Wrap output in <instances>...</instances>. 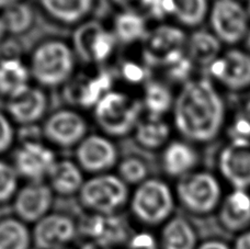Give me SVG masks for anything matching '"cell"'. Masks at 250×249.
Here are the masks:
<instances>
[{
	"instance_id": "obj_1",
	"label": "cell",
	"mask_w": 250,
	"mask_h": 249,
	"mask_svg": "<svg viewBox=\"0 0 250 249\" xmlns=\"http://www.w3.org/2000/svg\"><path fill=\"white\" fill-rule=\"evenodd\" d=\"M177 131L191 142L205 143L215 139L225 119L224 102L208 78L184 83L172 108Z\"/></svg>"
},
{
	"instance_id": "obj_2",
	"label": "cell",
	"mask_w": 250,
	"mask_h": 249,
	"mask_svg": "<svg viewBox=\"0 0 250 249\" xmlns=\"http://www.w3.org/2000/svg\"><path fill=\"white\" fill-rule=\"evenodd\" d=\"M76 57L73 46L60 39L43 41L34 47L28 62L31 77L41 88H56L74 76Z\"/></svg>"
},
{
	"instance_id": "obj_3",
	"label": "cell",
	"mask_w": 250,
	"mask_h": 249,
	"mask_svg": "<svg viewBox=\"0 0 250 249\" xmlns=\"http://www.w3.org/2000/svg\"><path fill=\"white\" fill-rule=\"evenodd\" d=\"M143 110L142 100L126 92L111 90L93 108V117L104 135L123 137L135 130Z\"/></svg>"
},
{
	"instance_id": "obj_4",
	"label": "cell",
	"mask_w": 250,
	"mask_h": 249,
	"mask_svg": "<svg viewBox=\"0 0 250 249\" xmlns=\"http://www.w3.org/2000/svg\"><path fill=\"white\" fill-rule=\"evenodd\" d=\"M129 208L135 219L147 226L165 224L175 210L172 190L158 178H148L134 190L129 198Z\"/></svg>"
},
{
	"instance_id": "obj_5",
	"label": "cell",
	"mask_w": 250,
	"mask_h": 249,
	"mask_svg": "<svg viewBox=\"0 0 250 249\" xmlns=\"http://www.w3.org/2000/svg\"><path fill=\"white\" fill-rule=\"evenodd\" d=\"M82 206L96 214H115L129 201L128 186L117 173L95 175L78 193Z\"/></svg>"
},
{
	"instance_id": "obj_6",
	"label": "cell",
	"mask_w": 250,
	"mask_h": 249,
	"mask_svg": "<svg viewBox=\"0 0 250 249\" xmlns=\"http://www.w3.org/2000/svg\"><path fill=\"white\" fill-rule=\"evenodd\" d=\"M118 42L113 31L99 21L88 19L76 26L71 46L76 57L83 63L102 65L113 56Z\"/></svg>"
},
{
	"instance_id": "obj_7",
	"label": "cell",
	"mask_w": 250,
	"mask_h": 249,
	"mask_svg": "<svg viewBox=\"0 0 250 249\" xmlns=\"http://www.w3.org/2000/svg\"><path fill=\"white\" fill-rule=\"evenodd\" d=\"M176 194L188 211L208 214L220 204L222 190L220 182L212 173L192 171L178 181Z\"/></svg>"
},
{
	"instance_id": "obj_8",
	"label": "cell",
	"mask_w": 250,
	"mask_h": 249,
	"mask_svg": "<svg viewBox=\"0 0 250 249\" xmlns=\"http://www.w3.org/2000/svg\"><path fill=\"white\" fill-rule=\"evenodd\" d=\"M43 137L53 146L77 147L88 135L86 118L77 110L60 109L51 113L42 126Z\"/></svg>"
},
{
	"instance_id": "obj_9",
	"label": "cell",
	"mask_w": 250,
	"mask_h": 249,
	"mask_svg": "<svg viewBox=\"0 0 250 249\" xmlns=\"http://www.w3.org/2000/svg\"><path fill=\"white\" fill-rule=\"evenodd\" d=\"M76 163L83 172L95 175L110 172L119 164V152L112 139L104 134H90L75 152Z\"/></svg>"
},
{
	"instance_id": "obj_10",
	"label": "cell",
	"mask_w": 250,
	"mask_h": 249,
	"mask_svg": "<svg viewBox=\"0 0 250 249\" xmlns=\"http://www.w3.org/2000/svg\"><path fill=\"white\" fill-rule=\"evenodd\" d=\"M57 161L51 146L41 141L26 142L15 150L12 165L19 177L29 182H41L47 179Z\"/></svg>"
},
{
	"instance_id": "obj_11",
	"label": "cell",
	"mask_w": 250,
	"mask_h": 249,
	"mask_svg": "<svg viewBox=\"0 0 250 249\" xmlns=\"http://www.w3.org/2000/svg\"><path fill=\"white\" fill-rule=\"evenodd\" d=\"M209 21L215 37L227 44L239 42L248 32V12L236 0H216Z\"/></svg>"
},
{
	"instance_id": "obj_12",
	"label": "cell",
	"mask_w": 250,
	"mask_h": 249,
	"mask_svg": "<svg viewBox=\"0 0 250 249\" xmlns=\"http://www.w3.org/2000/svg\"><path fill=\"white\" fill-rule=\"evenodd\" d=\"M54 192L45 182H28L21 187L13 198V210L24 223H38L50 214Z\"/></svg>"
},
{
	"instance_id": "obj_13",
	"label": "cell",
	"mask_w": 250,
	"mask_h": 249,
	"mask_svg": "<svg viewBox=\"0 0 250 249\" xmlns=\"http://www.w3.org/2000/svg\"><path fill=\"white\" fill-rule=\"evenodd\" d=\"M144 60L149 67L160 66L176 53L185 51L188 38L176 25L160 24L150 30L144 40Z\"/></svg>"
},
{
	"instance_id": "obj_14",
	"label": "cell",
	"mask_w": 250,
	"mask_h": 249,
	"mask_svg": "<svg viewBox=\"0 0 250 249\" xmlns=\"http://www.w3.org/2000/svg\"><path fill=\"white\" fill-rule=\"evenodd\" d=\"M77 226L70 216L50 213L35 223L32 241L38 249H64L73 241Z\"/></svg>"
},
{
	"instance_id": "obj_15",
	"label": "cell",
	"mask_w": 250,
	"mask_h": 249,
	"mask_svg": "<svg viewBox=\"0 0 250 249\" xmlns=\"http://www.w3.org/2000/svg\"><path fill=\"white\" fill-rule=\"evenodd\" d=\"M211 76L225 87L242 90L250 86V55L239 50H230L208 66Z\"/></svg>"
},
{
	"instance_id": "obj_16",
	"label": "cell",
	"mask_w": 250,
	"mask_h": 249,
	"mask_svg": "<svg viewBox=\"0 0 250 249\" xmlns=\"http://www.w3.org/2000/svg\"><path fill=\"white\" fill-rule=\"evenodd\" d=\"M223 177L235 189L250 187V140H233L225 146L218 162Z\"/></svg>"
},
{
	"instance_id": "obj_17",
	"label": "cell",
	"mask_w": 250,
	"mask_h": 249,
	"mask_svg": "<svg viewBox=\"0 0 250 249\" xmlns=\"http://www.w3.org/2000/svg\"><path fill=\"white\" fill-rule=\"evenodd\" d=\"M82 232L90 238V241L105 244L110 247L125 243L129 236L126 222L117 213L115 214L91 213L82 223Z\"/></svg>"
},
{
	"instance_id": "obj_18",
	"label": "cell",
	"mask_w": 250,
	"mask_h": 249,
	"mask_svg": "<svg viewBox=\"0 0 250 249\" xmlns=\"http://www.w3.org/2000/svg\"><path fill=\"white\" fill-rule=\"evenodd\" d=\"M48 109V98L41 87L31 86L19 97L7 102V114L13 122L32 125L45 117Z\"/></svg>"
},
{
	"instance_id": "obj_19",
	"label": "cell",
	"mask_w": 250,
	"mask_h": 249,
	"mask_svg": "<svg viewBox=\"0 0 250 249\" xmlns=\"http://www.w3.org/2000/svg\"><path fill=\"white\" fill-rule=\"evenodd\" d=\"M37 2L55 23L77 26L89 19L96 0H37Z\"/></svg>"
},
{
	"instance_id": "obj_20",
	"label": "cell",
	"mask_w": 250,
	"mask_h": 249,
	"mask_svg": "<svg viewBox=\"0 0 250 249\" xmlns=\"http://www.w3.org/2000/svg\"><path fill=\"white\" fill-rule=\"evenodd\" d=\"M28 63L20 56H0V97L11 100L31 87Z\"/></svg>"
},
{
	"instance_id": "obj_21",
	"label": "cell",
	"mask_w": 250,
	"mask_h": 249,
	"mask_svg": "<svg viewBox=\"0 0 250 249\" xmlns=\"http://www.w3.org/2000/svg\"><path fill=\"white\" fill-rule=\"evenodd\" d=\"M113 74L105 68L76 83L68 92L71 99L83 109H93L106 93L113 90Z\"/></svg>"
},
{
	"instance_id": "obj_22",
	"label": "cell",
	"mask_w": 250,
	"mask_h": 249,
	"mask_svg": "<svg viewBox=\"0 0 250 249\" xmlns=\"http://www.w3.org/2000/svg\"><path fill=\"white\" fill-rule=\"evenodd\" d=\"M198 163V154L184 141H172L165 146L162 166L169 177L182 178L192 172Z\"/></svg>"
},
{
	"instance_id": "obj_23",
	"label": "cell",
	"mask_w": 250,
	"mask_h": 249,
	"mask_svg": "<svg viewBox=\"0 0 250 249\" xmlns=\"http://www.w3.org/2000/svg\"><path fill=\"white\" fill-rule=\"evenodd\" d=\"M220 220L223 226L230 232H240L250 224V195L247 190L234 189L224 199Z\"/></svg>"
},
{
	"instance_id": "obj_24",
	"label": "cell",
	"mask_w": 250,
	"mask_h": 249,
	"mask_svg": "<svg viewBox=\"0 0 250 249\" xmlns=\"http://www.w3.org/2000/svg\"><path fill=\"white\" fill-rule=\"evenodd\" d=\"M47 179L53 192L62 197L78 194L86 181L83 169L70 159L57 161Z\"/></svg>"
},
{
	"instance_id": "obj_25",
	"label": "cell",
	"mask_w": 250,
	"mask_h": 249,
	"mask_svg": "<svg viewBox=\"0 0 250 249\" xmlns=\"http://www.w3.org/2000/svg\"><path fill=\"white\" fill-rule=\"evenodd\" d=\"M171 128L164 118H155L147 115L140 120L134 130V139L136 143L147 150H156L169 143Z\"/></svg>"
},
{
	"instance_id": "obj_26",
	"label": "cell",
	"mask_w": 250,
	"mask_h": 249,
	"mask_svg": "<svg viewBox=\"0 0 250 249\" xmlns=\"http://www.w3.org/2000/svg\"><path fill=\"white\" fill-rule=\"evenodd\" d=\"M194 228L181 216L166 222L160 235V249H196Z\"/></svg>"
},
{
	"instance_id": "obj_27",
	"label": "cell",
	"mask_w": 250,
	"mask_h": 249,
	"mask_svg": "<svg viewBox=\"0 0 250 249\" xmlns=\"http://www.w3.org/2000/svg\"><path fill=\"white\" fill-rule=\"evenodd\" d=\"M113 33L119 42L134 44L144 41L149 30L145 17L135 10H122L113 20Z\"/></svg>"
},
{
	"instance_id": "obj_28",
	"label": "cell",
	"mask_w": 250,
	"mask_h": 249,
	"mask_svg": "<svg viewBox=\"0 0 250 249\" xmlns=\"http://www.w3.org/2000/svg\"><path fill=\"white\" fill-rule=\"evenodd\" d=\"M143 108L147 115L155 118H164V115L171 111L175 104L170 89L165 83L149 79L144 84L143 92Z\"/></svg>"
},
{
	"instance_id": "obj_29",
	"label": "cell",
	"mask_w": 250,
	"mask_h": 249,
	"mask_svg": "<svg viewBox=\"0 0 250 249\" xmlns=\"http://www.w3.org/2000/svg\"><path fill=\"white\" fill-rule=\"evenodd\" d=\"M188 55L194 64L209 66L221 53V41L215 34L205 31L194 32L188 39Z\"/></svg>"
},
{
	"instance_id": "obj_30",
	"label": "cell",
	"mask_w": 250,
	"mask_h": 249,
	"mask_svg": "<svg viewBox=\"0 0 250 249\" xmlns=\"http://www.w3.org/2000/svg\"><path fill=\"white\" fill-rule=\"evenodd\" d=\"M32 233L26 223L18 217L0 220V249H30Z\"/></svg>"
},
{
	"instance_id": "obj_31",
	"label": "cell",
	"mask_w": 250,
	"mask_h": 249,
	"mask_svg": "<svg viewBox=\"0 0 250 249\" xmlns=\"http://www.w3.org/2000/svg\"><path fill=\"white\" fill-rule=\"evenodd\" d=\"M1 20L7 34L22 35L29 32L34 24L35 12L25 1L18 2L1 11Z\"/></svg>"
},
{
	"instance_id": "obj_32",
	"label": "cell",
	"mask_w": 250,
	"mask_h": 249,
	"mask_svg": "<svg viewBox=\"0 0 250 249\" xmlns=\"http://www.w3.org/2000/svg\"><path fill=\"white\" fill-rule=\"evenodd\" d=\"M173 18L180 24L193 28L201 24L208 15V0H173Z\"/></svg>"
},
{
	"instance_id": "obj_33",
	"label": "cell",
	"mask_w": 250,
	"mask_h": 249,
	"mask_svg": "<svg viewBox=\"0 0 250 249\" xmlns=\"http://www.w3.org/2000/svg\"><path fill=\"white\" fill-rule=\"evenodd\" d=\"M117 175L127 186L135 185L137 187L148 179V167L140 157H126L118 164Z\"/></svg>"
},
{
	"instance_id": "obj_34",
	"label": "cell",
	"mask_w": 250,
	"mask_h": 249,
	"mask_svg": "<svg viewBox=\"0 0 250 249\" xmlns=\"http://www.w3.org/2000/svg\"><path fill=\"white\" fill-rule=\"evenodd\" d=\"M194 63L185 51L178 52L165 62L162 67L166 70L167 76L173 82H189V76L193 69Z\"/></svg>"
},
{
	"instance_id": "obj_35",
	"label": "cell",
	"mask_w": 250,
	"mask_h": 249,
	"mask_svg": "<svg viewBox=\"0 0 250 249\" xmlns=\"http://www.w3.org/2000/svg\"><path fill=\"white\" fill-rule=\"evenodd\" d=\"M19 178L12 164L0 159V204L15 198L19 190Z\"/></svg>"
},
{
	"instance_id": "obj_36",
	"label": "cell",
	"mask_w": 250,
	"mask_h": 249,
	"mask_svg": "<svg viewBox=\"0 0 250 249\" xmlns=\"http://www.w3.org/2000/svg\"><path fill=\"white\" fill-rule=\"evenodd\" d=\"M151 19L162 21L168 17H173L175 2L173 0H142L140 6Z\"/></svg>"
},
{
	"instance_id": "obj_37",
	"label": "cell",
	"mask_w": 250,
	"mask_h": 249,
	"mask_svg": "<svg viewBox=\"0 0 250 249\" xmlns=\"http://www.w3.org/2000/svg\"><path fill=\"white\" fill-rule=\"evenodd\" d=\"M147 67H149V66H144L134 61H126L121 66V75L124 81L128 83L145 84L149 81L148 68Z\"/></svg>"
},
{
	"instance_id": "obj_38",
	"label": "cell",
	"mask_w": 250,
	"mask_h": 249,
	"mask_svg": "<svg viewBox=\"0 0 250 249\" xmlns=\"http://www.w3.org/2000/svg\"><path fill=\"white\" fill-rule=\"evenodd\" d=\"M17 139L13 121L9 115L0 111V155L9 152Z\"/></svg>"
},
{
	"instance_id": "obj_39",
	"label": "cell",
	"mask_w": 250,
	"mask_h": 249,
	"mask_svg": "<svg viewBox=\"0 0 250 249\" xmlns=\"http://www.w3.org/2000/svg\"><path fill=\"white\" fill-rule=\"evenodd\" d=\"M129 249H157V243L151 235L140 233L132 237L129 242Z\"/></svg>"
},
{
	"instance_id": "obj_40",
	"label": "cell",
	"mask_w": 250,
	"mask_h": 249,
	"mask_svg": "<svg viewBox=\"0 0 250 249\" xmlns=\"http://www.w3.org/2000/svg\"><path fill=\"white\" fill-rule=\"evenodd\" d=\"M234 249H250V230L239 235L235 242Z\"/></svg>"
},
{
	"instance_id": "obj_41",
	"label": "cell",
	"mask_w": 250,
	"mask_h": 249,
	"mask_svg": "<svg viewBox=\"0 0 250 249\" xmlns=\"http://www.w3.org/2000/svg\"><path fill=\"white\" fill-rule=\"evenodd\" d=\"M115 6L122 8V10H134V8L141 6L142 0H112Z\"/></svg>"
},
{
	"instance_id": "obj_42",
	"label": "cell",
	"mask_w": 250,
	"mask_h": 249,
	"mask_svg": "<svg viewBox=\"0 0 250 249\" xmlns=\"http://www.w3.org/2000/svg\"><path fill=\"white\" fill-rule=\"evenodd\" d=\"M196 249H230L229 245H226L224 242L220 241H208L203 243L202 245L196 247Z\"/></svg>"
},
{
	"instance_id": "obj_43",
	"label": "cell",
	"mask_w": 250,
	"mask_h": 249,
	"mask_svg": "<svg viewBox=\"0 0 250 249\" xmlns=\"http://www.w3.org/2000/svg\"><path fill=\"white\" fill-rule=\"evenodd\" d=\"M80 249H112V247H110L105 244H102L99 242H95V241H89L86 244H83Z\"/></svg>"
},
{
	"instance_id": "obj_44",
	"label": "cell",
	"mask_w": 250,
	"mask_h": 249,
	"mask_svg": "<svg viewBox=\"0 0 250 249\" xmlns=\"http://www.w3.org/2000/svg\"><path fill=\"white\" fill-rule=\"evenodd\" d=\"M21 1H24V0H0V11H3L4 9Z\"/></svg>"
},
{
	"instance_id": "obj_45",
	"label": "cell",
	"mask_w": 250,
	"mask_h": 249,
	"mask_svg": "<svg viewBox=\"0 0 250 249\" xmlns=\"http://www.w3.org/2000/svg\"><path fill=\"white\" fill-rule=\"evenodd\" d=\"M6 28H4V24L1 20V17H0V44L3 42V39L6 37Z\"/></svg>"
},
{
	"instance_id": "obj_46",
	"label": "cell",
	"mask_w": 250,
	"mask_h": 249,
	"mask_svg": "<svg viewBox=\"0 0 250 249\" xmlns=\"http://www.w3.org/2000/svg\"><path fill=\"white\" fill-rule=\"evenodd\" d=\"M243 115L250 122V98H249L248 101H247L246 106H245V113Z\"/></svg>"
},
{
	"instance_id": "obj_47",
	"label": "cell",
	"mask_w": 250,
	"mask_h": 249,
	"mask_svg": "<svg viewBox=\"0 0 250 249\" xmlns=\"http://www.w3.org/2000/svg\"><path fill=\"white\" fill-rule=\"evenodd\" d=\"M247 46H248V48L250 50V32L247 34Z\"/></svg>"
},
{
	"instance_id": "obj_48",
	"label": "cell",
	"mask_w": 250,
	"mask_h": 249,
	"mask_svg": "<svg viewBox=\"0 0 250 249\" xmlns=\"http://www.w3.org/2000/svg\"><path fill=\"white\" fill-rule=\"evenodd\" d=\"M248 11H249V15H250V0L248 1Z\"/></svg>"
},
{
	"instance_id": "obj_49",
	"label": "cell",
	"mask_w": 250,
	"mask_h": 249,
	"mask_svg": "<svg viewBox=\"0 0 250 249\" xmlns=\"http://www.w3.org/2000/svg\"><path fill=\"white\" fill-rule=\"evenodd\" d=\"M64 249H67V248H64Z\"/></svg>"
}]
</instances>
